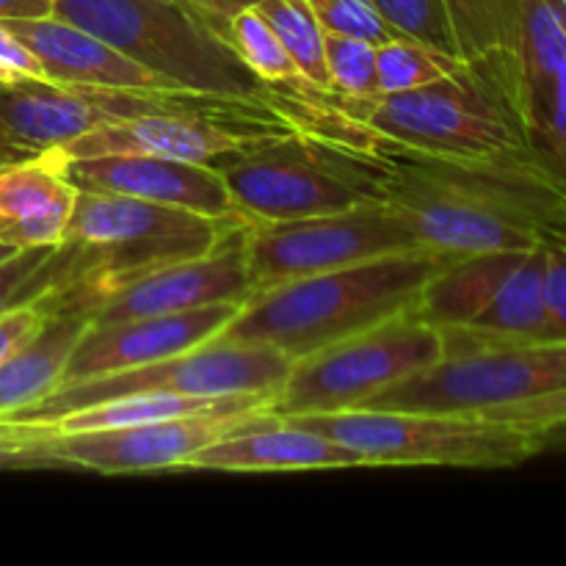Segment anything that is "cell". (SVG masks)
<instances>
[{
	"label": "cell",
	"instance_id": "6",
	"mask_svg": "<svg viewBox=\"0 0 566 566\" xmlns=\"http://www.w3.org/2000/svg\"><path fill=\"white\" fill-rule=\"evenodd\" d=\"M247 224L307 219L363 202H379L387 188L381 153L296 130L265 138L216 164Z\"/></svg>",
	"mask_w": 566,
	"mask_h": 566
},
{
	"label": "cell",
	"instance_id": "2",
	"mask_svg": "<svg viewBox=\"0 0 566 566\" xmlns=\"http://www.w3.org/2000/svg\"><path fill=\"white\" fill-rule=\"evenodd\" d=\"M462 64L506 103L531 153L566 186L562 0H446Z\"/></svg>",
	"mask_w": 566,
	"mask_h": 566
},
{
	"label": "cell",
	"instance_id": "28",
	"mask_svg": "<svg viewBox=\"0 0 566 566\" xmlns=\"http://www.w3.org/2000/svg\"><path fill=\"white\" fill-rule=\"evenodd\" d=\"M324 53L332 92L346 94V97H370V94H379L374 42L326 31Z\"/></svg>",
	"mask_w": 566,
	"mask_h": 566
},
{
	"label": "cell",
	"instance_id": "20",
	"mask_svg": "<svg viewBox=\"0 0 566 566\" xmlns=\"http://www.w3.org/2000/svg\"><path fill=\"white\" fill-rule=\"evenodd\" d=\"M64 149L0 160V241L11 249L55 247L77 202Z\"/></svg>",
	"mask_w": 566,
	"mask_h": 566
},
{
	"label": "cell",
	"instance_id": "32",
	"mask_svg": "<svg viewBox=\"0 0 566 566\" xmlns=\"http://www.w3.org/2000/svg\"><path fill=\"white\" fill-rule=\"evenodd\" d=\"M545 340L566 343V247L545 243Z\"/></svg>",
	"mask_w": 566,
	"mask_h": 566
},
{
	"label": "cell",
	"instance_id": "16",
	"mask_svg": "<svg viewBox=\"0 0 566 566\" xmlns=\"http://www.w3.org/2000/svg\"><path fill=\"white\" fill-rule=\"evenodd\" d=\"M285 136L258 122L210 114H147L94 127L64 147L66 158L97 155H155V158L219 164L221 158L247 153L265 138Z\"/></svg>",
	"mask_w": 566,
	"mask_h": 566
},
{
	"label": "cell",
	"instance_id": "35",
	"mask_svg": "<svg viewBox=\"0 0 566 566\" xmlns=\"http://www.w3.org/2000/svg\"><path fill=\"white\" fill-rule=\"evenodd\" d=\"M48 81L42 61L0 22V83Z\"/></svg>",
	"mask_w": 566,
	"mask_h": 566
},
{
	"label": "cell",
	"instance_id": "36",
	"mask_svg": "<svg viewBox=\"0 0 566 566\" xmlns=\"http://www.w3.org/2000/svg\"><path fill=\"white\" fill-rule=\"evenodd\" d=\"M182 3H186L188 9L197 11V14L202 17V20L208 22L216 33H221V36H224L227 25L232 22V17H238L241 11H247V9H254V6L263 3V0H182Z\"/></svg>",
	"mask_w": 566,
	"mask_h": 566
},
{
	"label": "cell",
	"instance_id": "5",
	"mask_svg": "<svg viewBox=\"0 0 566 566\" xmlns=\"http://www.w3.org/2000/svg\"><path fill=\"white\" fill-rule=\"evenodd\" d=\"M247 221L205 216L197 210L158 205L122 193L81 191L64 241L83 252V280L42 298L48 315H75L94 293L127 276L199 258L224 243Z\"/></svg>",
	"mask_w": 566,
	"mask_h": 566
},
{
	"label": "cell",
	"instance_id": "14",
	"mask_svg": "<svg viewBox=\"0 0 566 566\" xmlns=\"http://www.w3.org/2000/svg\"><path fill=\"white\" fill-rule=\"evenodd\" d=\"M241 230L232 232L208 254L160 265L103 287L75 315H83L92 324H103V321L188 313L221 302H247L254 293V285L249 280Z\"/></svg>",
	"mask_w": 566,
	"mask_h": 566
},
{
	"label": "cell",
	"instance_id": "3",
	"mask_svg": "<svg viewBox=\"0 0 566 566\" xmlns=\"http://www.w3.org/2000/svg\"><path fill=\"white\" fill-rule=\"evenodd\" d=\"M448 254L415 249L252 293L219 337L265 343L298 359L329 343L409 313Z\"/></svg>",
	"mask_w": 566,
	"mask_h": 566
},
{
	"label": "cell",
	"instance_id": "30",
	"mask_svg": "<svg viewBox=\"0 0 566 566\" xmlns=\"http://www.w3.org/2000/svg\"><path fill=\"white\" fill-rule=\"evenodd\" d=\"M324 31L381 44L398 36L374 0H307Z\"/></svg>",
	"mask_w": 566,
	"mask_h": 566
},
{
	"label": "cell",
	"instance_id": "25",
	"mask_svg": "<svg viewBox=\"0 0 566 566\" xmlns=\"http://www.w3.org/2000/svg\"><path fill=\"white\" fill-rule=\"evenodd\" d=\"M70 265L72 247L66 241L55 247L17 249L6 263H0V313L53 296L70 280Z\"/></svg>",
	"mask_w": 566,
	"mask_h": 566
},
{
	"label": "cell",
	"instance_id": "11",
	"mask_svg": "<svg viewBox=\"0 0 566 566\" xmlns=\"http://www.w3.org/2000/svg\"><path fill=\"white\" fill-rule=\"evenodd\" d=\"M566 385V343H495L442 357L357 409L484 415Z\"/></svg>",
	"mask_w": 566,
	"mask_h": 566
},
{
	"label": "cell",
	"instance_id": "4",
	"mask_svg": "<svg viewBox=\"0 0 566 566\" xmlns=\"http://www.w3.org/2000/svg\"><path fill=\"white\" fill-rule=\"evenodd\" d=\"M50 14L108 42L160 81L254 103L313 108L260 81L202 17L182 0H53Z\"/></svg>",
	"mask_w": 566,
	"mask_h": 566
},
{
	"label": "cell",
	"instance_id": "34",
	"mask_svg": "<svg viewBox=\"0 0 566 566\" xmlns=\"http://www.w3.org/2000/svg\"><path fill=\"white\" fill-rule=\"evenodd\" d=\"M48 318V310L39 302L17 304V307L0 313V365L14 357L20 348H25L42 332Z\"/></svg>",
	"mask_w": 566,
	"mask_h": 566
},
{
	"label": "cell",
	"instance_id": "26",
	"mask_svg": "<svg viewBox=\"0 0 566 566\" xmlns=\"http://www.w3.org/2000/svg\"><path fill=\"white\" fill-rule=\"evenodd\" d=\"M254 9L269 20L280 42L296 61L298 72L313 83L315 88L332 92L329 70H326L324 53V25L313 14L307 0H263Z\"/></svg>",
	"mask_w": 566,
	"mask_h": 566
},
{
	"label": "cell",
	"instance_id": "23",
	"mask_svg": "<svg viewBox=\"0 0 566 566\" xmlns=\"http://www.w3.org/2000/svg\"><path fill=\"white\" fill-rule=\"evenodd\" d=\"M83 315L55 313L25 348L0 365V420L31 407L59 387L72 348L86 332Z\"/></svg>",
	"mask_w": 566,
	"mask_h": 566
},
{
	"label": "cell",
	"instance_id": "31",
	"mask_svg": "<svg viewBox=\"0 0 566 566\" xmlns=\"http://www.w3.org/2000/svg\"><path fill=\"white\" fill-rule=\"evenodd\" d=\"M481 418L525 426V429L545 434L551 448H566V385L551 392H542V396L525 398V401L509 403V407L492 409Z\"/></svg>",
	"mask_w": 566,
	"mask_h": 566
},
{
	"label": "cell",
	"instance_id": "15",
	"mask_svg": "<svg viewBox=\"0 0 566 566\" xmlns=\"http://www.w3.org/2000/svg\"><path fill=\"white\" fill-rule=\"evenodd\" d=\"M243 302H221L175 315H149L92 324L72 348L59 387L142 368L197 348L224 332ZM55 387V390H59Z\"/></svg>",
	"mask_w": 566,
	"mask_h": 566
},
{
	"label": "cell",
	"instance_id": "7",
	"mask_svg": "<svg viewBox=\"0 0 566 566\" xmlns=\"http://www.w3.org/2000/svg\"><path fill=\"white\" fill-rule=\"evenodd\" d=\"M340 111L365 130L376 153H420L446 158H490L528 149L501 97L468 66L446 81L398 94L346 97Z\"/></svg>",
	"mask_w": 566,
	"mask_h": 566
},
{
	"label": "cell",
	"instance_id": "40",
	"mask_svg": "<svg viewBox=\"0 0 566 566\" xmlns=\"http://www.w3.org/2000/svg\"><path fill=\"white\" fill-rule=\"evenodd\" d=\"M562 3H564V9H566V0H562Z\"/></svg>",
	"mask_w": 566,
	"mask_h": 566
},
{
	"label": "cell",
	"instance_id": "24",
	"mask_svg": "<svg viewBox=\"0 0 566 566\" xmlns=\"http://www.w3.org/2000/svg\"><path fill=\"white\" fill-rule=\"evenodd\" d=\"M224 39L230 42V48L235 50L238 59H241L260 81L269 83L276 92L291 94L293 99H298V103L307 105V108L324 111L326 94L329 92L315 88L313 83L298 72L296 61L291 59L285 44L280 42L274 28L269 25V20H265L258 9H247L238 17H232V22L227 25Z\"/></svg>",
	"mask_w": 566,
	"mask_h": 566
},
{
	"label": "cell",
	"instance_id": "37",
	"mask_svg": "<svg viewBox=\"0 0 566 566\" xmlns=\"http://www.w3.org/2000/svg\"><path fill=\"white\" fill-rule=\"evenodd\" d=\"M53 0H0V20H22V17H48Z\"/></svg>",
	"mask_w": 566,
	"mask_h": 566
},
{
	"label": "cell",
	"instance_id": "29",
	"mask_svg": "<svg viewBox=\"0 0 566 566\" xmlns=\"http://www.w3.org/2000/svg\"><path fill=\"white\" fill-rule=\"evenodd\" d=\"M398 36L457 55L446 0H374Z\"/></svg>",
	"mask_w": 566,
	"mask_h": 566
},
{
	"label": "cell",
	"instance_id": "18",
	"mask_svg": "<svg viewBox=\"0 0 566 566\" xmlns=\"http://www.w3.org/2000/svg\"><path fill=\"white\" fill-rule=\"evenodd\" d=\"M99 125H108V114L97 88L0 83V160L64 149Z\"/></svg>",
	"mask_w": 566,
	"mask_h": 566
},
{
	"label": "cell",
	"instance_id": "19",
	"mask_svg": "<svg viewBox=\"0 0 566 566\" xmlns=\"http://www.w3.org/2000/svg\"><path fill=\"white\" fill-rule=\"evenodd\" d=\"M346 468H368V462L352 448L269 412L254 415L232 434L210 442L182 464V470H224V473Z\"/></svg>",
	"mask_w": 566,
	"mask_h": 566
},
{
	"label": "cell",
	"instance_id": "27",
	"mask_svg": "<svg viewBox=\"0 0 566 566\" xmlns=\"http://www.w3.org/2000/svg\"><path fill=\"white\" fill-rule=\"evenodd\" d=\"M462 70V59L429 48L407 36H392L376 44V83L379 94L412 92L446 81Z\"/></svg>",
	"mask_w": 566,
	"mask_h": 566
},
{
	"label": "cell",
	"instance_id": "38",
	"mask_svg": "<svg viewBox=\"0 0 566 566\" xmlns=\"http://www.w3.org/2000/svg\"><path fill=\"white\" fill-rule=\"evenodd\" d=\"M545 243H562V247H566V216L562 219V224H558L556 230H553V235L547 238Z\"/></svg>",
	"mask_w": 566,
	"mask_h": 566
},
{
	"label": "cell",
	"instance_id": "10",
	"mask_svg": "<svg viewBox=\"0 0 566 566\" xmlns=\"http://www.w3.org/2000/svg\"><path fill=\"white\" fill-rule=\"evenodd\" d=\"M291 370V359L265 343L213 340L197 348L122 370V374L99 376V379L77 381L48 392L31 407L9 415L11 423H50L75 409L142 392H171V396L227 398L249 396V392H276Z\"/></svg>",
	"mask_w": 566,
	"mask_h": 566
},
{
	"label": "cell",
	"instance_id": "13",
	"mask_svg": "<svg viewBox=\"0 0 566 566\" xmlns=\"http://www.w3.org/2000/svg\"><path fill=\"white\" fill-rule=\"evenodd\" d=\"M260 412H265V409L205 412L99 431H53L36 423L31 426H36L39 451L55 470H92V473L119 475L182 470V464L193 453H199L221 437L232 434L238 426H243Z\"/></svg>",
	"mask_w": 566,
	"mask_h": 566
},
{
	"label": "cell",
	"instance_id": "9",
	"mask_svg": "<svg viewBox=\"0 0 566 566\" xmlns=\"http://www.w3.org/2000/svg\"><path fill=\"white\" fill-rule=\"evenodd\" d=\"M446 357L440 329L409 310L396 318L293 359L271 401L274 418L329 415L368 398Z\"/></svg>",
	"mask_w": 566,
	"mask_h": 566
},
{
	"label": "cell",
	"instance_id": "8",
	"mask_svg": "<svg viewBox=\"0 0 566 566\" xmlns=\"http://www.w3.org/2000/svg\"><path fill=\"white\" fill-rule=\"evenodd\" d=\"M357 451L376 464H437V468H517L551 451L545 434L481 415L346 409L285 418Z\"/></svg>",
	"mask_w": 566,
	"mask_h": 566
},
{
	"label": "cell",
	"instance_id": "1",
	"mask_svg": "<svg viewBox=\"0 0 566 566\" xmlns=\"http://www.w3.org/2000/svg\"><path fill=\"white\" fill-rule=\"evenodd\" d=\"M385 202L429 252H528L566 216V186L531 149L490 158L385 153Z\"/></svg>",
	"mask_w": 566,
	"mask_h": 566
},
{
	"label": "cell",
	"instance_id": "22",
	"mask_svg": "<svg viewBox=\"0 0 566 566\" xmlns=\"http://www.w3.org/2000/svg\"><path fill=\"white\" fill-rule=\"evenodd\" d=\"M528 252H479L448 258L426 280L412 313L434 329L470 326L501 296L503 285Z\"/></svg>",
	"mask_w": 566,
	"mask_h": 566
},
{
	"label": "cell",
	"instance_id": "21",
	"mask_svg": "<svg viewBox=\"0 0 566 566\" xmlns=\"http://www.w3.org/2000/svg\"><path fill=\"white\" fill-rule=\"evenodd\" d=\"M22 44L33 50L44 66L48 81L61 86L92 88H160L171 83L160 81L142 64L127 59L94 33L59 20V17H22L0 20Z\"/></svg>",
	"mask_w": 566,
	"mask_h": 566
},
{
	"label": "cell",
	"instance_id": "12",
	"mask_svg": "<svg viewBox=\"0 0 566 566\" xmlns=\"http://www.w3.org/2000/svg\"><path fill=\"white\" fill-rule=\"evenodd\" d=\"M241 243L254 293L298 276L423 249L385 199L307 219L247 224Z\"/></svg>",
	"mask_w": 566,
	"mask_h": 566
},
{
	"label": "cell",
	"instance_id": "39",
	"mask_svg": "<svg viewBox=\"0 0 566 566\" xmlns=\"http://www.w3.org/2000/svg\"><path fill=\"white\" fill-rule=\"evenodd\" d=\"M14 252H17V249H11L9 243H3V241H0V263H6V260H9L11 254H14Z\"/></svg>",
	"mask_w": 566,
	"mask_h": 566
},
{
	"label": "cell",
	"instance_id": "33",
	"mask_svg": "<svg viewBox=\"0 0 566 566\" xmlns=\"http://www.w3.org/2000/svg\"><path fill=\"white\" fill-rule=\"evenodd\" d=\"M0 470H55L39 451L36 426L0 420Z\"/></svg>",
	"mask_w": 566,
	"mask_h": 566
},
{
	"label": "cell",
	"instance_id": "17",
	"mask_svg": "<svg viewBox=\"0 0 566 566\" xmlns=\"http://www.w3.org/2000/svg\"><path fill=\"white\" fill-rule=\"evenodd\" d=\"M66 175L81 191L122 193L147 202L177 205L205 216L241 219L216 164H191L155 155H97L70 158Z\"/></svg>",
	"mask_w": 566,
	"mask_h": 566
}]
</instances>
